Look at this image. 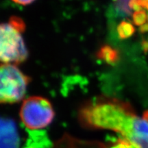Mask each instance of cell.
I'll list each match as a JSON object with an SVG mask.
<instances>
[{"label":"cell","instance_id":"cell-4","mask_svg":"<svg viewBox=\"0 0 148 148\" xmlns=\"http://www.w3.org/2000/svg\"><path fill=\"white\" fill-rule=\"evenodd\" d=\"M23 32L10 23H2L0 26V60L2 63L18 64L28 58Z\"/></svg>","mask_w":148,"mask_h":148},{"label":"cell","instance_id":"cell-9","mask_svg":"<svg viewBox=\"0 0 148 148\" xmlns=\"http://www.w3.org/2000/svg\"><path fill=\"white\" fill-rule=\"evenodd\" d=\"M130 8L132 11L142 10L143 8L148 10V0H131Z\"/></svg>","mask_w":148,"mask_h":148},{"label":"cell","instance_id":"cell-3","mask_svg":"<svg viewBox=\"0 0 148 148\" xmlns=\"http://www.w3.org/2000/svg\"><path fill=\"white\" fill-rule=\"evenodd\" d=\"M53 108L47 98L31 96L24 99L20 108L19 116L23 124L29 130H40L52 122Z\"/></svg>","mask_w":148,"mask_h":148},{"label":"cell","instance_id":"cell-12","mask_svg":"<svg viewBox=\"0 0 148 148\" xmlns=\"http://www.w3.org/2000/svg\"><path fill=\"white\" fill-rule=\"evenodd\" d=\"M143 46L144 49H145V50H146L148 52V41L144 42L143 44Z\"/></svg>","mask_w":148,"mask_h":148},{"label":"cell","instance_id":"cell-7","mask_svg":"<svg viewBox=\"0 0 148 148\" xmlns=\"http://www.w3.org/2000/svg\"><path fill=\"white\" fill-rule=\"evenodd\" d=\"M132 15L133 23H134V25H138V26H142L144 24L147 23L148 21L147 14L143 9L134 11V12H133Z\"/></svg>","mask_w":148,"mask_h":148},{"label":"cell","instance_id":"cell-10","mask_svg":"<svg viewBox=\"0 0 148 148\" xmlns=\"http://www.w3.org/2000/svg\"><path fill=\"white\" fill-rule=\"evenodd\" d=\"M14 3L21 5H27L34 2L35 0H12Z\"/></svg>","mask_w":148,"mask_h":148},{"label":"cell","instance_id":"cell-11","mask_svg":"<svg viewBox=\"0 0 148 148\" xmlns=\"http://www.w3.org/2000/svg\"><path fill=\"white\" fill-rule=\"evenodd\" d=\"M140 30L142 32H147V31H148V23L144 24L143 25H142V26H140Z\"/></svg>","mask_w":148,"mask_h":148},{"label":"cell","instance_id":"cell-1","mask_svg":"<svg viewBox=\"0 0 148 148\" xmlns=\"http://www.w3.org/2000/svg\"><path fill=\"white\" fill-rule=\"evenodd\" d=\"M79 119L89 128L116 133L132 148H148V111L140 116L127 103L102 97L82 106Z\"/></svg>","mask_w":148,"mask_h":148},{"label":"cell","instance_id":"cell-2","mask_svg":"<svg viewBox=\"0 0 148 148\" xmlns=\"http://www.w3.org/2000/svg\"><path fill=\"white\" fill-rule=\"evenodd\" d=\"M0 101L12 104L25 97L31 78L18 69L16 64L1 63L0 69Z\"/></svg>","mask_w":148,"mask_h":148},{"label":"cell","instance_id":"cell-6","mask_svg":"<svg viewBox=\"0 0 148 148\" xmlns=\"http://www.w3.org/2000/svg\"><path fill=\"white\" fill-rule=\"evenodd\" d=\"M118 36L121 39H126L131 37L135 32V28L132 23L127 21H123L117 26Z\"/></svg>","mask_w":148,"mask_h":148},{"label":"cell","instance_id":"cell-8","mask_svg":"<svg viewBox=\"0 0 148 148\" xmlns=\"http://www.w3.org/2000/svg\"><path fill=\"white\" fill-rule=\"evenodd\" d=\"M8 23H10L12 26L16 27V29H19L21 32H25L26 25H25V22L23 21V20L21 18L16 16H12L9 18Z\"/></svg>","mask_w":148,"mask_h":148},{"label":"cell","instance_id":"cell-5","mask_svg":"<svg viewBox=\"0 0 148 148\" xmlns=\"http://www.w3.org/2000/svg\"><path fill=\"white\" fill-rule=\"evenodd\" d=\"M98 60L103 61L108 64H114L120 60L119 51L108 45H104L99 48L96 53Z\"/></svg>","mask_w":148,"mask_h":148}]
</instances>
